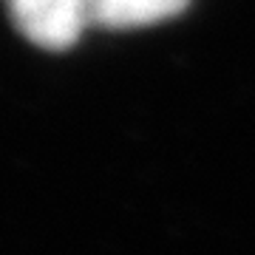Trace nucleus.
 I'll use <instances>...</instances> for the list:
<instances>
[{"label":"nucleus","instance_id":"f03ea898","mask_svg":"<svg viewBox=\"0 0 255 255\" xmlns=\"http://www.w3.org/2000/svg\"><path fill=\"white\" fill-rule=\"evenodd\" d=\"M190 0H85L88 23L108 28H136L153 26L176 17L187 9Z\"/></svg>","mask_w":255,"mask_h":255},{"label":"nucleus","instance_id":"f257e3e1","mask_svg":"<svg viewBox=\"0 0 255 255\" xmlns=\"http://www.w3.org/2000/svg\"><path fill=\"white\" fill-rule=\"evenodd\" d=\"M9 9L14 26L48 51L74 46L88 23L85 0H9Z\"/></svg>","mask_w":255,"mask_h":255}]
</instances>
